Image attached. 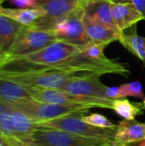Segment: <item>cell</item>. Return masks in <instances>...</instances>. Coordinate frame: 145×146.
<instances>
[{
  "label": "cell",
  "instance_id": "cell-2",
  "mask_svg": "<svg viewBox=\"0 0 145 146\" xmlns=\"http://www.w3.org/2000/svg\"><path fill=\"white\" fill-rule=\"evenodd\" d=\"M33 146H115V141L89 139L64 131L39 126V127L24 139Z\"/></svg>",
  "mask_w": 145,
  "mask_h": 146
},
{
  "label": "cell",
  "instance_id": "cell-31",
  "mask_svg": "<svg viewBox=\"0 0 145 146\" xmlns=\"http://www.w3.org/2000/svg\"><path fill=\"white\" fill-rule=\"evenodd\" d=\"M5 1H8V0H0V5H2V3Z\"/></svg>",
  "mask_w": 145,
  "mask_h": 146
},
{
  "label": "cell",
  "instance_id": "cell-28",
  "mask_svg": "<svg viewBox=\"0 0 145 146\" xmlns=\"http://www.w3.org/2000/svg\"><path fill=\"white\" fill-rule=\"evenodd\" d=\"M0 146H8V143H7L5 136L2 135L1 133H0Z\"/></svg>",
  "mask_w": 145,
  "mask_h": 146
},
{
  "label": "cell",
  "instance_id": "cell-34",
  "mask_svg": "<svg viewBox=\"0 0 145 146\" xmlns=\"http://www.w3.org/2000/svg\"><path fill=\"white\" fill-rule=\"evenodd\" d=\"M115 146H128V145H117Z\"/></svg>",
  "mask_w": 145,
  "mask_h": 146
},
{
  "label": "cell",
  "instance_id": "cell-33",
  "mask_svg": "<svg viewBox=\"0 0 145 146\" xmlns=\"http://www.w3.org/2000/svg\"><path fill=\"white\" fill-rule=\"evenodd\" d=\"M143 104H144V107H145V98H144V102H143Z\"/></svg>",
  "mask_w": 145,
  "mask_h": 146
},
{
  "label": "cell",
  "instance_id": "cell-3",
  "mask_svg": "<svg viewBox=\"0 0 145 146\" xmlns=\"http://www.w3.org/2000/svg\"><path fill=\"white\" fill-rule=\"evenodd\" d=\"M14 108L21 111L37 123L50 121L59 117L88 112L91 106L86 105H61L36 101L31 98L9 103Z\"/></svg>",
  "mask_w": 145,
  "mask_h": 146
},
{
  "label": "cell",
  "instance_id": "cell-4",
  "mask_svg": "<svg viewBox=\"0 0 145 146\" xmlns=\"http://www.w3.org/2000/svg\"><path fill=\"white\" fill-rule=\"evenodd\" d=\"M87 112L76 113L50 121L38 123L41 127L64 131L72 134L89 139L115 141V128H100L91 126L82 120Z\"/></svg>",
  "mask_w": 145,
  "mask_h": 146
},
{
  "label": "cell",
  "instance_id": "cell-9",
  "mask_svg": "<svg viewBox=\"0 0 145 146\" xmlns=\"http://www.w3.org/2000/svg\"><path fill=\"white\" fill-rule=\"evenodd\" d=\"M109 86L100 81V77L80 78L69 81L63 87L62 91L74 95L109 99L107 97V90Z\"/></svg>",
  "mask_w": 145,
  "mask_h": 146
},
{
  "label": "cell",
  "instance_id": "cell-17",
  "mask_svg": "<svg viewBox=\"0 0 145 146\" xmlns=\"http://www.w3.org/2000/svg\"><path fill=\"white\" fill-rule=\"evenodd\" d=\"M119 42L133 56L143 62L145 66V37L139 36L134 33L121 35Z\"/></svg>",
  "mask_w": 145,
  "mask_h": 146
},
{
  "label": "cell",
  "instance_id": "cell-1",
  "mask_svg": "<svg viewBox=\"0 0 145 146\" xmlns=\"http://www.w3.org/2000/svg\"><path fill=\"white\" fill-rule=\"evenodd\" d=\"M101 77L102 75L88 72L66 71L56 68H30L21 71H0V79L10 80L24 86L62 90L71 80Z\"/></svg>",
  "mask_w": 145,
  "mask_h": 146
},
{
  "label": "cell",
  "instance_id": "cell-16",
  "mask_svg": "<svg viewBox=\"0 0 145 146\" xmlns=\"http://www.w3.org/2000/svg\"><path fill=\"white\" fill-rule=\"evenodd\" d=\"M31 98L24 86L10 80L0 79V99L12 103L23 98Z\"/></svg>",
  "mask_w": 145,
  "mask_h": 146
},
{
  "label": "cell",
  "instance_id": "cell-19",
  "mask_svg": "<svg viewBox=\"0 0 145 146\" xmlns=\"http://www.w3.org/2000/svg\"><path fill=\"white\" fill-rule=\"evenodd\" d=\"M120 98H125L126 97H135L140 99H144V94L143 92V86L139 81H132L126 84H123L119 87Z\"/></svg>",
  "mask_w": 145,
  "mask_h": 146
},
{
  "label": "cell",
  "instance_id": "cell-12",
  "mask_svg": "<svg viewBox=\"0 0 145 146\" xmlns=\"http://www.w3.org/2000/svg\"><path fill=\"white\" fill-rule=\"evenodd\" d=\"M83 22L86 34L91 42L105 44L108 45L114 41H119L121 35L123 33L116 28L93 21L85 15L83 17Z\"/></svg>",
  "mask_w": 145,
  "mask_h": 146
},
{
  "label": "cell",
  "instance_id": "cell-23",
  "mask_svg": "<svg viewBox=\"0 0 145 146\" xmlns=\"http://www.w3.org/2000/svg\"><path fill=\"white\" fill-rule=\"evenodd\" d=\"M120 3H126L132 5L145 20V0H121Z\"/></svg>",
  "mask_w": 145,
  "mask_h": 146
},
{
  "label": "cell",
  "instance_id": "cell-32",
  "mask_svg": "<svg viewBox=\"0 0 145 146\" xmlns=\"http://www.w3.org/2000/svg\"><path fill=\"white\" fill-rule=\"evenodd\" d=\"M109 1H111V2H120L121 0H109Z\"/></svg>",
  "mask_w": 145,
  "mask_h": 146
},
{
  "label": "cell",
  "instance_id": "cell-11",
  "mask_svg": "<svg viewBox=\"0 0 145 146\" xmlns=\"http://www.w3.org/2000/svg\"><path fill=\"white\" fill-rule=\"evenodd\" d=\"M145 139V125L136 120H123L115 128V142L119 145H130Z\"/></svg>",
  "mask_w": 145,
  "mask_h": 146
},
{
  "label": "cell",
  "instance_id": "cell-21",
  "mask_svg": "<svg viewBox=\"0 0 145 146\" xmlns=\"http://www.w3.org/2000/svg\"><path fill=\"white\" fill-rule=\"evenodd\" d=\"M82 120L97 127H100V128H116L117 124L113 123L112 121H110L106 116L100 115V114H97V113H93L88 115H84L82 117Z\"/></svg>",
  "mask_w": 145,
  "mask_h": 146
},
{
  "label": "cell",
  "instance_id": "cell-5",
  "mask_svg": "<svg viewBox=\"0 0 145 146\" xmlns=\"http://www.w3.org/2000/svg\"><path fill=\"white\" fill-rule=\"evenodd\" d=\"M24 87L30 95L31 98L36 101L61 105H86L91 106L93 108L99 107L113 110L115 100L79 96L68 93L62 90L56 89H49L29 86H24Z\"/></svg>",
  "mask_w": 145,
  "mask_h": 146
},
{
  "label": "cell",
  "instance_id": "cell-13",
  "mask_svg": "<svg viewBox=\"0 0 145 146\" xmlns=\"http://www.w3.org/2000/svg\"><path fill=\"white\" fill-rule=\"evenodd\" d=\"M112 15L115 24L121 33L144 20L142 15L131 4L112 2Z\"/></svg>",
  "mask_w": 145,
  "mask_h": 146
},
{
  "label": "cell",
  "instance_id": "cell-35",
  "mask_svg": "<svg viewBox=\"0 0 145 146\" xmlns=\"http://www.w3.org/2000/svg\"><path fill=\"white\" fill-rule=\"evenodd\" d=\"M144 125H145V123H144Z\"/></svg>",
  "mask_w": 145,
  "mask_h": 146
},
{
  "label": "cell",
  "instance_id": "cell-22",
  "mask_svg": "<svg viewBox=\"0 0 145 146\" xmlns=\"http://www.w3.org/2000/svg\"><path fill=\"white\" fill-rule=\"evenodd\" d=\"M12 5L19 9H32L38 6L36 0H8Z\"/></svg>",
  "mask_w": 145,
  "mask_h": 146
},
{
  "label": "cell",
  "instance_id": "cell-27",
  "mask_svg": "<svg viewBox=\"0 0 145 146\" xmlns=\"http://www.w3.org/2000/svg\"><path fill=\"white\" fill-rule=\"evenodd\" d=\"M38 4L50 2H68V3H79L80 0H36Z\"/></svg>",
  "mask_w": 145,
  "mask_h": 146
},
{
  "label": "cell",
  "instance_id": "cell-25",
  "mask_svg": "<svg viewBox=\"0 0 145 146\" xmlns=\"http://www.w3.org/2000/svg\"><path fill=\"white\" fill-rule=\"evenodd\" d=\"M107 97L109 99L111 100H116L120 99L119 97V87L114 86V87H109L107 90Z\"/></svg>",
  "mask_w": 145,
  "mask_h": 146
},
{
  "label": "cell",
  "instance_id": "cell-8",
  "mask_svg": "<svg viewBox=\"0 0 145 146\" xmlns=\"http://www.w3.org/2000/svg\"><path fill=\"white\" fill-rule=\"evenodd\" d=\"M38 127L36 121L14 107L0 117V133L5 137L24 139Z\"/></svg>",
  "mask_w": 145,
  "mask_h": 146
},
{
  "label": "cell",
  "instance_id": "cell-15",
  "mask_svg": "<svg viewBox=\"0 0 145 146\" xmlns=\"http://www.w3.org/2000/svg\"><path fill=\"white\" fill-rule=\"evenodd\" d=\"M23 27L20 23L0 15V49L5 56Z\"/></svg>",
  "mask_w": 145,
  "mask_h": 146
},
{
  "label": "cell",
  "instance_id": "cell-26",
  "mask_svg": "<svg viewBox=\"0 0 145 146\" xmlns=\"http://www.w3.org/2000/svg\"><path fill=\"white\" fill-rule=\"evenodd\" d=\"M13 106L9 103V102H6L4 100H2L0 99V117L5 113L7 112L8 110H9L10 109H12Z\"/></svg>",
  "mask_w": 145,
  "mask_h": 146
},
{
  "label": "cell",
  "instance_id": "cell-20",
  "mask_svg": "<svg viewBox=\"0 0 145 146\" xmlns=\"http://www.w3.org/2000/svg\"><path fill=\"white\" fill-rule=\"evenodd\" d=\"M107 46L105 44H101V43H95V42H91L87 44L86 45L81 47L82 52L87 56L90 58L97 60V61H108L109 58H108L104 55V48Z\"/></svg>",
  "mask_w": 145,
  "mask_h": 146
},
{
  "label": "cell",
  "instance_id": "cell-7",
  "mask_svg": "<svg viewBox=\"0 0 145 146\" xmlns=\"http://www.w3.org/2000/svg\"><path fill=\"white\" fill-rule=\"evenodd\" d=\"M56 40V37L49 31L24 26L5 56H25L43 50Z\"/></svg>",
  "mask_w": 145,
  "mask_h": 146
},
{
  "label": "cell",
  "instance_id": "cell-10",
  "mask_svg": "<svg viewBox=\"0 0 145 146\" xmlns=\"http://www.w3.org/2000/svg\"><path fill=\"white\" fill-rule=\"evenodd\" d=\"M79 5L83 8L85 15L90 20L117 29L113 19L111 1L80 0Z\"/></svg>",
  "mask_w": 145,
  "mask_h": 146
},
{
  "label": "cell",
  "instance_id": "cell-14",
  "mask_svg": "<svg viewBox=\"0 0 145 146\" xmlns=\"http://www.w3.org/2000/svg\"><path fill=\"white\" fill-rule=\"evenodd\" d=\"M0 15H3L22 26H31L45 14L38 6L32 9H19L7 8L0 5Z\"/></svg>",
  "mask_w": 145,
  "mask_h": 146
},
{
  "label": "cell",
  "instance_id": "cell-18",
  "mask_svg": "<svg viewBox=\"0 0 145 146\" xmlns=\"http://www.w3.org/2000/svg\"><path fill=\"white\" fill-rule=\"evenodd\" d=\"M145 107L144 104L131 102L126 98H120L114 101L113 110L117 115L125 120H135V118L143 113Z\"/></svg>",
  "mask_w": 145,
  "mask_h": 146
},
{
  "label": "cell",
  "instance_id": "cell-24",
  "mask_svg": "<svg viewBox=\"0 0 145 146\" xmlns=\"http://www.w3.org/2000/svg\"><path fill=\"white\" fill-rule=\"evenodd\" d=\"M8 146H33L32 145L21 139L18 138H11V137H5Z\"/></svg>",
  "mask_w": 145,
  "mask_h": 146
},
{
  "label": "cell",
  "instance_id": "cell-30",
  "mask_svg": "<svg viewBox=\"0 0 145 146\" xmlns=\"http://www.w3.org/2000/svg\"><path fill=\"white\" fill-rule=\"evenodd\" d=\"M138 146H145V139L144 140H143V141H141V143L139 144V145Z\"/></svg>",
  "mask_w": 145,
  "mask_h": 146
},
{
  "label": "cell",
  "instance_id": "cell-29",
  "mask_svg": "<svg viewBox=\"0 0 145 146\" xmlns=\"http://www.w3.org/2000/svg\"><path fill=\"white\" fill-rule=\"evenodd\" d=\"M4 56H5V54H4V53L2 51V50L0 49V61H1V60H2V59L4 57Z\"/></svg>",
  "mask_w": 145,
  "mask_h": 146
},
{
  "label": "cell",
  "instance_id": "cell-6",
  "mask_svg": "<svg viewBox=\"0 0 145 146\" xmlns=\"http://www.w3.org/2000/svg\"><path fill=\"white\" fill-rule=\"evenodd\" d=\"M84 15V9L79 3L68 15L56 20L49 32L53 33L58 40L83 47L91 42L85 29Z\"/></svg>",
  "mask_w": 145,
  "mask_h": 146
}]
</instances>
